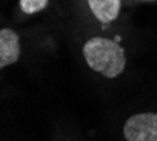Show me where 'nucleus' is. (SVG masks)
Listing matches in <instances>:
<instances>
[{
	"label": "nucleus",
	"mask_w": 157,
	"mask_h": 141,
	"mask_svg": "<svg viewBox=\"0 0 157 141\" xmlns=\"http://www.w3.org/2000/svg\"><path fill=\"white\" fill-rule=\"evenodd\" d=\"M82 54L89 68L109 79L119 76L126 66L124 50L115 40L94 37L85 43Z\"/></svg>",
	"instance_id": "1"
},
{
	"label": "nucleus",
	"mask_w": 157,
	"mask_h": 141,
	"mask_svg": "<svg viewBox=\"0 0 157 141\" xmlns=\"http://www.w3.org/2000/svg\"><path fill=\"white\" fill-rule=\"evenodd\" d=\"M126 141H157V113H139L123 126Z\"/></svg>",
	"instance_id": "2"
},
{
	"label": "nucleus",
	"mask_w": 157,
	"mask_h": 141,
	"mask_svg": "<svg viewBox=\"0 0 157 141\" xmlns=\"http://www.w3.org/2000/svg\"><path fill=\"white\" fill-rule=\"evenodd\" d=\"M20 58V40L10 28L0 31V68H6Z\"/></svg>",
	"instance_id": "3"
},
{
	"label": "nucleus",
	"mask_w": 157,
	"mask_h": 141,
	"mask_svg": "<svg viewBox=\"0 0 157 141\" xmlns=\"http://www.w3.org/2000/svg\"><path fill=\"white\" fill-rule=\"evenodd\" d=\"M92 14L101 23H110L116 20L121 11V0H88Z\"/></svg>",
	"instance_id": "4"
},
{
	"label": "nucleus",
	"mask_w": 157,
	"mask_h": 141,
	"mask_svg": "<svg viewBox=\"0 0 157 141\" xmlns=\"http://www.w3.org/2000/svg\"><path fill=\"white\" fill-rule=\"evenodd\" d=\"M48 0H20V9L26 14H34L47 7Z\"/></svg>",
	"instance_id": "5"
},
{
	"label": "nucleus",
	"mask_w": 157,
	"mask_h": 141,
	"mask_svg": "<svg viewBox=\"0 0 157 141\" xmlns=\"http://www.w3.org/2000/svg\"><path fill=\"white\" fill-rule=\"evenodd\" d=\"M139 2H157V0H139Z\"/></svg>",
	"instance_id": "6"
}]
</instances>
